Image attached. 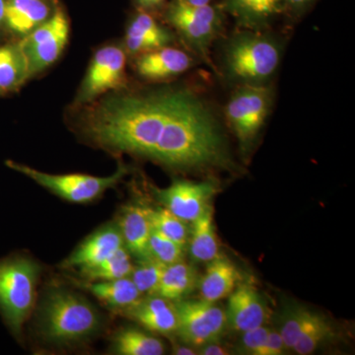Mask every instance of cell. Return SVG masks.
<instances>
[{
	"label": "cell",
	"mask_w": 355,
	"mask_h": 355,
	"mask_svg": "<svg viewBox=\"0 0 355 355\" xmlns=\"http://www.w3.org/2000/svg\"><path fill=\"white\" fill-rule=\"evenodd\" d=\"M130 252L121 247L116 253L93 268L81 270V275L89 282H107L130 277L133 270Z\"/></svg>",
	"instance_id": "484cf974"
},
{
	"label": "cell",
	"mask_w": 355,
	"mask_h": 355,
	"mask_svg": "<svg viewBox=\"0 0 355 355\" xmlns=\"http://www.w3.org/2000/svg\"><path fill=\"white\" fill-rule=\"evenodd\" d=\"M175 305L178 313L176 333L183 342L197 347L218 342L227 326L225 310L203 299L180 301Z\"/></svg>",
	"instance_id": "52a82bcc"
},
{
	"label": "cell",
	"mask_w": 355,
	"mask_h": 355,
	"mask_svg": "<svg viewBox=\"0 0 355 355\" xmlns=\"http://www.w3.org/2000/svg\"><path fill=\"white\" fill-rule=\"evenodd\" d=\"M27 58L20 44L0 46V90H13L29 78Z\"/></svg>",
	"instance_id": "cb8c5ba5"
},
{
	"label": "cell",
	"mask_w": 355,
	"mask_h": 355,
	"mask_svg": "<svg viewBox=\"0 0 355 355\" xmlns=\"http://www.w3.org/2000/svg\"><path fill=\"white\" fill-rule=\"evenodd\" d=\"M125 316L139 323L146 330L161 335H172L178 329V313L173 301L158 295L141 298L127 309Z\"/></svg>",
	"instance_id": "5bb4252c"
},
{
	"label": "cell",
	"mask_w": 355,
	"mask_h": 355,
	"mask_svg": "<svg viewBox=\"0 0 355 355\" xmlns=\"http://www.w3.org/2000/svg\"><path fill=\"white\" fill-rule=\"evenodd\" d=\"M165 266L150 258L139 260V265L133 266L130 277L141 295H155Z\"/></svg>",
	"instance_id": "f1b7e54d"
},
{
	"label": "cell",
	"mask_w": 355,
	"mask_h": 355,
	"mask_svg": "<svg viewBox=\"0 0 355 355\" xmlns=\"http://www.w3.org/2000/svg\"><path fill=\"white\" fill-rule=\"evenodd\" d=\"M150 210L140 203H130L121 212L118 227L123 245L139 260L148 259V242L153 232Z\"/></svg>",
	"instance_id": "9a60e30c"
},
{
	"label": "cell",
	"mask_w": 355,
	"mask_h": 355,
	"mask_svg": "<svg viewBox=\"0 0 355 355\" xmlns=\"http://www.w3.org/2000/svg\"><path fill=\"white\" fill-rule=\"evenodd\" d=\"M137 3L144 8H153V7L159 6L163 3L164 0H137Z\"/></svg>",
	"instance_id": "d590c367"
},
{
	"label": "cell",
	"mask_w": 355,
	"mask_h": 355,
	"mask_svg": "<svg viewBox=\"0 0 355 355\" xmlns=\"http://www.w3.org/2000/svg\"><path fill=\"white\" fill-rule=\"evenodd\" d=\"M286 350V343L279 331L270 329L266 343L258 355H282Z\"/></svg>",
	"instance_id": "d6a6232c"
},
{
	"label": "cell",
	"mask_w": 355,
	"mask_h": 355,
	"mask_svg": "<svg viewBox=\"0 0 355 355\" xmlns=\"http://www.w3.org/2000/svg\"><path fill=\"white\" fill-rule=\"evenodd\" d=\"M125 83V55L118 46L102 48L95 53L81 86L78 100L90 102L98 96L123 87Z\"/></svg>",
	"instance_id": "30bf717a"
},
{
	"label": "cell",
	"mask_w": 355,
	"mask_h": 355,
	"mask_svg": "<svg viewBox=\"0 0 355 355\" xmlns=\"http://www.w3.org/2000/svg\"><path fill=\"white\" fill-rule=\"evenodd\" d=\"M39 273V266L28 258L0 261V311L15 335L34 308Z\"/></svg>",
	"instance_id": "277c9868"
},
{
	"label": "cell",
	"mask_w": 355,
	"mask_h": 355,
	"mask_svg": "<svg viewBox=\"0 0 355 355\" xmlns=\"http://www.w3.org/2000/svg\"><path fill=\"white\" fill-rule=\"evenodd\" d=\"M174 354L179 355H193L198 354V352H196L193 349H190V347H176L174 349Z\"/></svg>",
	"instance_id": "8d00e7d4"
},
{
	"label": "cell",
	"mask_w": 355,
	"mask_h": 355,
	"mask_svg": "<svg viewBox=\"0 0 355 355\" xmlns=\"http://www.w3.org/2000/svg\"><path fill=\"white\" fill-rule=\"evenodd\" d=\"M114 352L121 355H162L164 343L139 329L127 328L114 336Z\"/></svg>",
	"instance_id": "d4e9b609"
},
{
	"label": "cell",
	"mask_w": 355,
	"mask_h": 355,
	"mask_svg": "<svg viewBox=\"0 0 355 355\" xmlns=\"http://www.w3.org/2000/svg\"><path fill=\"white\" fill-rule=\"evenodd\" d=\"M99 314L86 299L65 291H51L41 311L44 338L69 343L88 338L99 329Z\"/></svg>",
	"instance_id": "3957f363"
},
{
	"label": "cell",
	"mask_w": 355,
	"mask_h": 355,
	"mask_svg": "<svg viewBox=\"0 0 355 355\" xmlns=\"http://www.w3.org/2000/svg\"><path fill=\"white\" fill-rule=\"evenodd\" d=\"M84 130L99 146L144 156L170 167L226 162L214 114L184 89L114 95L89 110Z\"/></svg>",
	"instance_id": "6da1fadb"
},
{
	"label": "cell",
	"mask_w": 355,
	"mask_h": 355,
	"mask_svg": "<svg viewBox=\"0 0 355 355\" xmlns=\"http://www.w3.org/2000/svg\"><path fill=\"white\" fill-rule=\"evenodd\" d=\"M198 354L227 355L230 354V352H228L227 349H225V347H222V345H219V343H217V342H212L207 343V345H202V347H200V350H198Z\"/></svg>",
	"instance_id": "836d02e7"
},
{
	"label": "cell",
	"mask_w": 355,
	"mask_h": 355,
	"mask_svg": "<svg viewBox=\"0 0 355 355\" xmlns=\"http://www.w3.org/2000/svg\"><path fill=\"white\" fill-rule=\"evenodd\" d=\"M11 169L29 177L40 186L69 202L87 203L99 198L113 188L127 174V168L120 166L114 174L108 177H95L84 174H48L33 169L29 166L7 161Z\"/></svg>",
	"instance_id": "5b68a950"
},
{
	"label": "cell",
	"mask_w": 355,
	"mask_h": 355,
	"mask_svg": "<svg viewBox=\"0 0 355 355\" xmlns=\"http://www.w3.org/2000/svg\"><path fill=\"white\" fill-rule=\"evenodd\" d=\"M270 330V328L263 324V326L242 333L241 347L243 352L248 354L258 355L261 347H263V343H266Z\"/></svg>",
	"instance_id": "1f68e13d"
},
{
	"label": "cell",
	"mask_w": 355,
	"mask_h": 355,
	"mask_svg": "<svg viewBox=\"0 0 355 355\" xmlns=\"http://www.w3.org/2000/svg\"><path fill=\"white\" fill-rule=\"evenodd\" d=\"M209 1H210V0H209Z\"/></svg>",
	"instance_id": "f35d334b"
},
{
	"label": "cell",
	"mask_w": 355,
	"mask_h": 355,
	"mask_svg": "<svg viewBox=\"0 0 355 355\" xmlns=\"http://www.w3.org/2000/svg\"><path fill=\"white\" fill-rule=\"evenodd\" d=\"M191 64L188 53L168 46L141 53L135 64L140 76L153 80L179 76L190 69Z\"/></svg>",
	"instance_id": "2e32d148"
},
{
	"label": "cell",
	"mask_w": 355,
	"mask_h": 355,
	"mask_svg": "<svg viewBox=\"0 0 355 355\" xmlns=\"http://www.w3.org/2000/svg\"><path fill=\"white\" fill-rule=\"evenodd\" d=\"M280 48L270 37L261 33H239L226 44V73L241 85H265L279 67Z\"/></svg>",
	"instance_id": "7a4b0ae2"
},
{
	"label": "cell",
	"mask_w": 355,
	"mask_h": 355,
	"mask_svg": "<svg viewBox=\"0 0 355 355\" xmlns=\"http://www.w3.org/2000/svg\"><path fill=\"white\" fill-rule=\"evenodd\" d=\"M316 313L304 307H294L286 311L279 331L287 349H293L303 331L311 323Z\"/></svg>",
	"instance_id": "f546056e"
},
{
	"label": "cell",
	"mask_w": 355,
	"mask_h": 355,
	"mask_svg": "<svg viewBox=\"0 0 355 355\" xmlns=\"http://www.w3.org/2000/svg\"><path fill=\"white\" fill-rule=\"evenodd\" d=\"M69 32V21L64 13L58 10L25 36L20 46L27 58L29 76L39 73L60 58L67 43Z\"/></svg>",
	"instance_id": "9c48e42d"
},
{
	"label": "cell",
	"mask_w": 355,
	"mask_h": 355,
	"mask_svg": "<svg viewBox=\"0 0 355 355\" xmlns=\"http://www.w3.org/2000/svg\"><path fill=\"white\" fill-rule=\"evenodd\" d=\"M216 193V184L210 182L176 181L157 191L159 200L165 209L187 223H193L209 209Z\"/></svg>",
	"instance_id": "8fae6325"
},
{
	"label": "cell",
	"mask_w": 355,
	"mask_h": 355,
	"mask_svg": "<svg viewBox=\"0 0 355 355\" xmlns=\"http://www.w3.org/2000/svg\"><path fill=\"white\" fill-rule=\"evenodd\" d=\"M272 105L265 85H241L230 98L226 116L242 144H249L263 127Z\"/></svg>",
	"instance_id": "ba28073f"
},
{
	"label": "cell",
	"mask_w": 355,
	"mask_h": 355,
	"mask_svg": "<svg viewBox=\"0 0 355 355\" xmlns=\"http://www.w3.org/2000/svg\"><path fill=\"white\" fill-rule=\"evenodd\" d=\"M334 336L333 327L327 319L316 313L292 350L300 355L311 354Z\"/></svg>",
	"instance_id": "83f0119b"
},
{
	"label": "cell",
	"mask_w": 355,
	"mask_h": 355,
	"mask_svg": "<svg viewBox=\"0 0 355 355\" xmlns=\"http://www.w3.org/2000/svg\"><path fill=\"white\" fill-rule=\"evenodd\" d=\"M198 284L197 270L184 260L177 261L165 266L155 295L170 301L180 300L190 294Z\"/></svg>",
	"instance_id": "603a6c76"
},
{
	"label": "cell",
	"mask_w": 355,
	"mask_h": 355,
	"mask_svg": "<svg viewBox=\"0 0 355 355\" xmlns=\"http://www.w3.org/2000/svg\"><path fill=\"white\" fill-rule=\"evenodd\" d=\"M228 297L226 321L233 330L244 333L268 322V306L254 286H237Z\"/></svg>",
	"instance_id": "7c38bea8"
},
{
	"label": "cell",
	"mask_w": 355,
	"mask_h": 355,
	"mask_svg": "<svg viewBox=\"0 0 355 355\" xmlns=\"http://www.w3.org/2000/svg\"><path fill=\"white\" fill-rule=\"evenodd\" d=\"M286 0H224L223 7L248 30L259 31L279 14Z\"/></svg>",
	"instance_id": "ac0fdd59"
},
{
	"label": "cell",
	"mask_w": 355,
	"mask_h": 355,
	"mask_svg": "<svg viewBox=\"0 0 355 355\" xmlns=\"http://www.w3.org/2000/svg\"><path fill=\"white\" fill-rule=\"evenodd\" d=\"M170 24L200 57L209 62L210 44L221 28V16L214 7L193 6L183 0H174L167 12Z\"/></svg>",
	"instance_id": "8992f818"
},
{
	"label": "cell",
	"mask_w": 355,
	"mask_h": 355,
	"mask_svg": "<svg viewBox=\"0 0 355 355\" xmlns=\"http://www.w3.org/2000/svg\"><path fill=\"white\" fill-rule=\"evenodd\" d=\"M84 287L100 302L112 309H127L142 298L141 293L130 277L107 282H90Z\"/></svg>",
	"instance_id": "7402d4cb"
},
{
	"label": "cell",
	"mask_w": 355,
	"mask_h": 355,
	"mask_svg": "<svg viewBox=\"0 0 355 355\" xmlns=\"http://www.w3.org/2000/svg\"><path fill=\"white\" fill-rule=\"evenodd\" d=\"M125 246L116 225L104 226L89 236L62 263L64 268H77L84 270L102 263L119 249Z\"/></svg>",
	"instance_id": "4fadbf2b"
},
{
	"label": "cell",
	"mask_w": 355,
	"mask_h": 355,
	"mask_svg": "<svg viewBox=\"0 0 355 355\" xmlns=\"http://www.w3.org/2000/svg\"><path fill=\"white\" fill-rule=\"evenodd\" d=\"M6 0H0V25L4 21V11H6Z\"/></svg>",
	"instance_id": "74e56055"
},
{
	"label": "cell",
	"mask_w": 355,
	"mask_h": 355,
	"mask_svg": "<svg viewBox=\"0 0 355 355\" xmlns=\"http://www.w3.org/2000/svg\"><path fill=\"white\" fill-rule=\"evenodd\" d=\"M50 13L44 0H6L4 21L11 31L27 36L46 22Z\"/></svg>",
	"instance_id": "ffe728a7"
},
{
	"label": "cell",
	"mask_w": 355,
	"mask_h": 355,
	"mask_svg": "<svg viewBox=\"0 0 355 355\" xmlns=\"http://www.w3.org/2000/svg\"><path fill=\"white\" fill-rule=\"evenodd\" d=\"M184 248L153 229L148 242V258L163 265H172L184 260Z\"/></svg>",
	"instance_id": "4dcf8cb0"
},
{
	"label": "cell",
	"mask_w": 355,
	"mask_h": 355,
	"mask_svg": "<svg viewBox=\"0 0 355 355\" xmlns=\"http://www.w3.org/2000/svg\"><path fill=\"white\" fill-rule=\"evenodd\" d=\"M239 280V270L234 263L225 257L219 256L209 261L198 286L203 300L216 303L228 297L237 287Z\"/></svg>",
	"instance_id": "e0dca14e"
},
{
	"label": "cell",
	"mask_w": 355,
	"mask_h": 355,
	"mask_svg": "<svg viewBox=\"0 0 355 355\" xmlns=\"http://www.w3.org/2000/svg\"><path fill=\"white\" fill-rule=\"evenodd\" d=\"M171 41V34L161 27L153 16L144 12L133 19L125 35L128 51L140 55L167 46Z\"/></svg>",
	"instance_id": "d6986e66"
},
{
	"label": "cell",
	"mask_w": 355,
	"mask_h": 355,
	"mask_svg": "<svg viewBox=\"0 0 355 355\" xmlns=\"http://www.w3.org/2000/svg\"><path fill=\"white\" fill-rule=\"evenodd\" d=\"M150 221L153 230L184 247L188 244L191 234L188 223L173 214L170 210L165 207L151 209Z\"/></svg>",
	"instance_id": "4316f807"
},
{
	"label": "cell",
	"mask_w": 355,
	"mask_h": 355,
	"mask_svg": "<svg viewBox=\"0 0 355 355\" xmlns=\"http://www.w3.org/2000/svg\"><path fill=\"white\" fill-rule=\"evenodd\" d=\"M188 244L191 258L198 263H209L220 256L218 239L214 222L212 207L193 222Z\"/></svg>",
	"instance_id": "44dd1931"
},
{
	"label": "cell",
	"mask_w": 355,
	"mask_h": 355,
	"mask_svg": "<svg viewBox=\"0 0 355 355\" xmlns=\"http://www.w3.org/2000/svg\"><path fill=\"white\" fill-rule=\"evenodd\" d=\"M314 0H286V4H288L294 10H300L304 7L309 6Z\"/></svg>",
	"instance_id": "e575fe53"
}]
</instances>
